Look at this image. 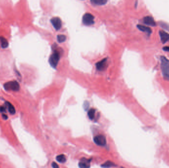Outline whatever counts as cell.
Listing matches in <instances>:
<instances>
[{
  "label": "cell",
  "instance_id": "obj_13",
  "mask_svg": "<svg viewBox=\"0 0 169 168\" xmlns=\"http://www.w3.org/2000/svg\"><path fill=\"white\" fill-rule=\"evenodd\" d=\"M56 160L60 163H64L66 161V158L64 154H59L56 157Z\"/></svg>",
  "mask_w": 169,
  "mask_h": 168
},
{
  "label": "cell",
  "instance_id": "obj_24",
  "mask_svg": "<svg viewBox=\"0 0 169 168\" xmlns=\"http://www.w3.org/2000/svg\"><path fill=\"white\" fill-rule=\"evenodd\" d=\"M2 116H3V118L4 119H8V117L6 115H4H4H2Z\"/></svg>",
  "mask_w": 169,
  "mask_h": 168
},
{
  "label": "cell",
  "instance_id": "obj_5",
  "mask_svg": "<svg viewBox=\"0 0 169 168\" xmlns=\"http://www.w3.org/2000/svg\"><path fill=\"white\" fill-rule=\"evenodd\" d=\"M95 143L99 146H104L106 144V139L104 136L100 135L95 136L93 138Z\"/></svg>",
  "mask_w": 169,
  "mask_h": 168
},
{
  "label": "cell",
  "instance_id": "obj_8",
  "mask_svg": "<svg viewBox=\"0 0 169 168\" xmlns=\"http://www.w3.org/2000/svg\"><path fill=\"white\" fill-rule=\"evenodd\" d=\"M78 165L80 168H90L91 160L83 158L80 161Z\"/></svg>",
  "mask_w": 169,
  "mask_h": 168
},
{
  "label": "cell",
  "instance_id": "obj_11",
  "mask_svg": "<svg viewBox=\"0 0 169 168\" xmlns=\"http://www.w3.org/2000/svg\"><path fill=\"white\" fill-rule=\"evenodd\" d=\"M137 27L140 31H141L146 33L148 37L150 36L152 32L151 29L149 28V27L144 26V25L139 24V25H137Z\"/></svg>",
  "mask_w": 169,
  "mask_h": 168
},
{
  "label": "cell",
  "instance_id": "obj_7",
  "mask_svg": "<svg viewBox=\"0 0 169 168\" xmlns=\"http://www.w3.org/2000/svg\"><path fill=\"white\" fill-rule=\"evenodd\" d=\"M143 22L146 25L150 26L152 27H155L156 26V23L151 16H146L143 18Z\"/></svg>",
  "mask_w": 169,
  "mask_h": 168
},
{
  "label": "cell",
  "instance_id": "obj_10",
  "mask_svg": "<svg viewBox=\"0 0 169 168\" xmlns=\"http://www.w3.org/2000/svg\"><path fill=\"white\" fill-rule=\"evenodd\" d=\"M107 58H104L100 61L98 62L96 64V69L98 71H103L106 68L107 64Z\"/></svg>",
  "mask_w": 169,
  "mask_h": 168
},
{
  "label": "cell",
  "instance_id": "obj_25",
  "mask_svg": "<svg viewBox=\"0 0 169 168\" xmlns=\"http://www.w3.org/2000/svg\"><path fill=\"white\" fill-rule=\"evenodd\" d=\"M122 168H123V167H122Z\"/></svg>",
  "mask_w": 169,
  "mask_h": 168
},
{
  "label": "cell",
  "instance_id": "obj_23",
  "mask_svg": "<svg viewBox=\"0 0 169 168\" xmlns=\"http://www.w3.org/2000/svg\"><path fill=\"white\" fill-rule=\"evenodd\" d=\"M0 112H6V108H5V107H0Z\"/></svg>",
  "mask_w": 169,
  "mask_h": 168
},
{
  "label": "cell",
  "instance_id": "obj_4",
  "mask_svg": "<svg viewBox=\"0 0 169 168\" xmlns=\"http://www.w3.org/2000/svg\"><path fill=\"white\" fill-rule=\"evenodd\" d=\"M95 17L90 13H86L83 17V23L86 26H90L95 23Z\"/></svg>",
  "mask_w": 169,
  "mask_h": 168
},
{
  "label": "cell",
  "instance_id": "obj_20",
  "mask_svg": "<svg viewBox=\"0 0 169 168\" xmlns=\"http://www.w3.org/2000/svg\"><path fill=\"white\" fill-rule=\"evenodd\" d=\"M89 105H89V103L88 102H87V101L85 102L84 104V109L86 110H88V108H89Z\"/></svg>",
  "mask_w": 169,
  "mask_h": 168
},
{
  "label": "cell",
  "instance_id": "obj_18",
  "mask_svg": "<svg viewBox=\"0 0 169 168\" xmlns=\"http://www.w3.org/2000/svg\"><path fill=\"white\" fill-rule=\"evenodd\" d=\"M57 39L59 43H63V42H64V41H66V37L64 35H57Z\"/></svg>",
  "mask_w": 169,
  "mask_h": 168
},
{
  "label": "cell",
  "instance_id": "obj_6",
  "mask_svg": "<svg viewBox=\"0 0 169 168\" xmlns=\"http://www.w3.org/2000/svg\"><path fill=\"white\" fill-rule=\"evenodd\" d=\"M51 22L55 30L58 31L60 30V28H62V20L59 17H54L52 18L51 19Z\"/></svg>",
  "mask_w": 169,
  "mask_h": 168
},
{
  "label": "cell",
  "instance_id": "obj_19",
  "mask_svg": "<svg viewBox=\"0 0 169 168\" xmlns=\"http://www.w3.org/2000/svg\"><path fill=\"white\" fill-rule=\"evenodd\" d=\"M161 26V27H163V28H164L165 29L168 30L169 31V25L168 24L166 23H164V22H161V23L159 24Z\"/></svg>",
  "mask_w": 169,
  "mask_h": 168
},
{
  "label": "cell",
  "instance_id": "obj_1",
  "mask_svg": "<svg viewBox=\"0 0 169 168\" xmlns=\"http://www.w3.org/2000/svg\"><path fill=\"white\" fill-rule=\"evenodd\" d=\"M160 61V66L163 77L165 79L169 80V60L164 56H161Z\"/></svg>",
  "mask_w": 169,
  "mask_h": 168
},
{
  "label": "cell",
  "instance_id": "obj_9",
  "mask_svg": "<svg viewBox=\"0 0 169 168\" xmlns=\"http://www.w3.org/2000/svg\"><path fill=\"white\" fill-rule=\"evenodd\" d=\"M159 34L161 41L163 44H165L169 41V34L167 33L166 32H165L163 30H160Z\"/></svg>",
  "mask_w": 169,
  "mask_h": 168
},
{
  "label": "cell",
  "instance_id": "obj_14",
  "mask_svg": "<svg viewBox=\"0 0 169 168\" xmlns=\"http://www.w3.org/2000/svg\"><path fill=\"white\" fill-rule=\"evenodd\" d=\"M0 41L3 49H6L8 46V43L7 39L3 37H0Z\"/></svg>",
  "mask_w": 169,
  "mask_h": 168
},
{
  "label": "cell",
  "instance_id": "obj_22",
  "mask_svg": "<svg viewBox=\"0 0 169 168\" xmlns=\"http://www.w3.org/2000/svg\"><path fill=\"white\" fill-rule=\"evenodd\" d=\"M163 50L165 51H166V52H169V46H164L163 48Z\"/></svg>",
  "mask_w": 169,
  "mask_h": 168
},
{
  "label": "cell",
  "instance_id": "obj_21",
  "mask_svg": "<svg viewBox=\"0 0 169 168\" xmlns=\"http://www.w3.org/2000/svg\"><path fill=\"white\" fill-rule=\"evenodd\" d=\"M52 168H59V165L54 162H52Z\"/></svg>",
  "mask_w": 169,
  "mask_h": 168
},
{
  "label": "cell",
  "instance_id": "obj_3",
  "mask_svg": "<svg viewBox=\"0 0 169 168\" xmlns=\"http://www.w3.org/2000/svg\"><path fill=\"white\" fill-rule=\"evenodd\" d=\"M4 87L6 90H12L13 91H19L20 89L19 84L16 81L8 82L4 85Z\"/></svg>",
  "mask_w": 169,
  "mask_h": 168
},
{
  "label": "cell",
  "instance_id": "obj_12",
  "mask_svg": "<svg viewBox=\"0 0 169 168\" xmlns=\"http://www.w3.org/2000/svg\"><path fill=\"white\" fill-rule=\"evenodd\" d=\"M101 167L103 168H111L112 167H115L116 165L113 162H111L110 161H107L103 164V165H101Z\"/></svg>",
  "mask_w": 169,
  "mask_h": 168
},
{
  "label": "cell",
  "instance_id": "obj_16",
  "mask_svg": "<svg viewBox=\"0 0 169 168\" xmlns=\"http://www.w3.org/2000/svg\"><path fill=\"white\" fill-rule=\"evenodd\" d=\"M6 106L8 107V112H10V113L11 115H14L16 113V110L13 105L8 102H6Z\"/></svg>",
  "mask_w": 169,
  "mask_h": 168
},
{
  "label": "cell",
  "instance_id": "obj_15",
  "mask_svg": "<svg viewBox=\"0 0 169 168\" xmlns=\"http://www.w3.org/2000/svg\"><path fill=\"white\" fill-rule=\"evenodd\" d=\"M91 2L93 5L102 6V5H105L107 2V1L106 0H92Z\"/></svg>",
  "mask_w": 169,
  "mask_h": 168
},
{
  "label": "cell",
  "instance_id": "obj_17",
  "mask_svg": "<svg viewBox=\"0 0 169 168\" xmlns=\"http://www.w3.org/2000/svg\"><path fill=\"white\" fill-rule=\"evenodd\" d=\"M95 112H96V110L94 108H91L90 110H88V118H90V119L93 120L94 119Z\"/></svg>",
  "mask_w": 169,
  "mask_h": 168
},
{
  "label": "cell",
  "instance_id": "obj_2",
  "mask_svg": "<svg viewBox=\"0 0 169 168\" xmlns=\"http://www.w3.org/2000/svg\"><path fill=\"white\" fill-rule=\"evenodd\" d=\"M60 54L57 51H54L49 58V63L52 68L55 69L60 60Z\"/></svg>",
  "mask_w": 169,
  "mask_h": 168
}]
</instances>
